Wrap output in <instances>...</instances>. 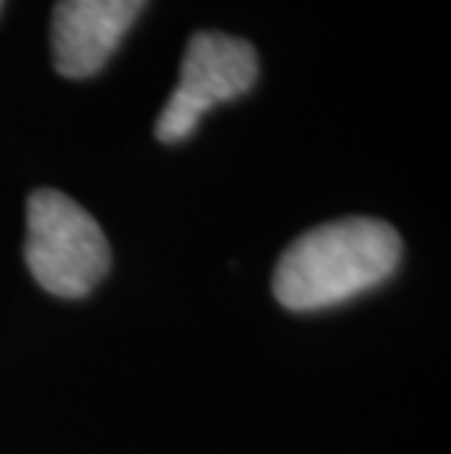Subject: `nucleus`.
<instances>
[{
  "instance_id": "1",
  "label": "nucleus",
  "mask_w": 451,
  "mask_h": 454,
  "mask_svg": "<svg viewBox=\"0 0 451 454\" xmlns=\"http://www.w3.org/2000/svg\"><path fill=\"white\" fill-rule=\"evenodd\" d=\"M399 258L401 238L384 220H331L284 249L273 276V294L291 311L331 308L387 282Z\"/></svg>"
},
{
  "instance_id": "2",
  "label": "nucleus",
  "mask_w": 451,
  "mask_h": 454,
  "mask_svg": "<svg viewBox=\"0 0 451 454\" xmlns=\"http://www.w3.org/2000/svg\"><path fill=\"white\" fill-rule=\"evenodd\" d=\"M27 267L47 294L80 299L109 270V240L100 223L62 191H35L27 202Z\"/></svg>"
},
{
  "instance_id": "3",
  "label": "nucleus",
  "mask_w": 451,
  "mask_h": 454,
  "mask_svg": "<svg viewBox=\"0 0 451 454\" xmlns=\"http://www.w3.org/2000/svg\"><path fill=\"white\" fill-rule=\"evenodd\" d=\"M255 80L258 56L249 42L211 30L191 35L179 82L156 121V138L165 144L191 138L206 112L217 103L241 98L253 89Z\"/></svg>"
},
{
  "instance_id": "4",
  "label": "nucleus",
  "mask_w": 451,
  "mask_h": 454,
  "mask_svg": "<svg viewBox=\"0 0 451 454\" xmlns=\"http://www.w3.org/2000/svg\"><path fill=\"white\" fill-rule=\"evenodd\" d=\"M147 0H59L53 9V62L71 80L94 76L118 51Z\"/></svg>"
},
{
  "instance_id": "5",
  "label": "nucleus",
  "mask_w": 451,
  "mask_h": 454,
  "mask_svg": "<svg viewBox=\"0 0 451 454\" xmlns=\"http://www.w3.org/2000/svg\"><path fill=\"white\" fill-rule=\"evenodd\" d=\"M0 6H4V0H0Z\"/></svg>"
}]
</instances>
